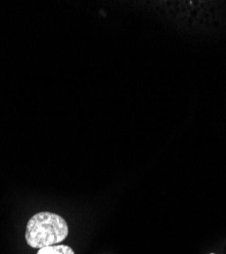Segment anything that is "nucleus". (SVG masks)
Instances as JSON below:
<instances>
[{
    "label": "nucleus",
    "instance_id": "f03ea898",
    "mask_svg": "<svg viewBox=\"0 0 226 254\" xmlns=\"http://www.w3.org/2000/svg\"><path fill=\"white\" fill-rule=\"evenodd\" d=\"M37 254H75V252L67 245H53L39 249Z\"/></svg>",
    "mask_w": 226,
    "mask_h": 254
},
{
    "label": "nucleus",
    "instance_id": "f257e3e1",
    "mask_svg": "<svg viewBox=\"0 0 226 254\" xmlns=\"http://www.w3.org/2000/svg\"><path fill=\"white\" fill-rule=\"evenodd\" d=\"M69 235L67 221L59 215L41 211L34 215L27 224L26 241L32 248L57 245Z\"/></svg>",
    "mask_w": 226,
    "mask_h": 254
}]
</instances>
